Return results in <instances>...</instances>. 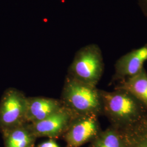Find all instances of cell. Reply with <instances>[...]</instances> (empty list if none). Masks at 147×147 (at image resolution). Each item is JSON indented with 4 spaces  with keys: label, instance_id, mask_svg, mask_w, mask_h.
Wrapping results in <instances>:
<instances>
[{
    "label": "cell",
    "instance_id": "obj_11",
    "mask_svg": "<svg viewBox=\"0 0 147 147\" xmlns=\"http://www.w3.org/2000/svg\"><path fill=\"white\" fill-rule=\"evenodd\" d=\"M90 147H126L124 132L121 129L111 126L100 131L91 141Z\"/></svg>",
    "mask_w": 147,
    "mask_h": 147
},
{
    "label": "cell",
    "instance_id": "obj_5",
    "mask_svg": "<svg viewBox=\"0 0 147 147\" xmlns=\"http://www.w3.org/2000/svg\"><path fill=\"white\" fill-rule=\"evenodd\" d=\"M98 116H75L62 136L66 143L65 147H80L91 142L100 133Z\"/></svg>",
    "mask_w": 147,
    "mask_h": 147
},
{
    "label": "cell",
    "instance_id": "obj_9",
    "mask_svg": "<svg viewBox=\"0 0 147 147\" xmlns=\"http://www.w3.org/2000/svg\"><path fill=\"white\" fill-rule=\"evenodd\" d=\"M1 132L5 147H34L37 138L28 123Z\"/></svg>",
    "mask_w": 147,
    "mask_h": 147
},
{
    "label": "cell",
    "instance_id": "obj_4",
    "mask_svg": "<svg viewBox=\"0 0 147 147\" xmlns=\"http://www.w3.org/2000/svg\"><path fill=\"white\" fill-rule=\"evenodd\" d=\"M27 97L18 89H7L0 100L1 132L26 123Z\"/></svg>",
    "mask_w": 147,
    "mask_h": 147
},
{
    "label": "cell",
    "instance_id": "obj_7",
    "mask_svg": "<svg viewBox=\"0 0 147 147\" xmlns=\"http://www.w3.org/2000/svg\"><path fill=\"white\" fill-rule=\"evenodd\" d=\"M147 61V44L122 56L116 61L113 80L122 81L136 75Z\"/></svg>",
    "mask_w": 147,
    "mask_h": 147
},
{
    "label": "cell",
    "instance_id": "obj_8",
    "mask_svg": "<svg viewBox=\"0 0 147 147\" xmlns=\"http://www.w3.org/2000/svg\"><path fill=\"white\" fill-rule=\"evenodd\" d=\"M63 107L61 99L45 97H27L26 123L42 121Z\"/></svg>",
    "mask_w": 147,
    "mask_h": 147
},
{
    "label": "cell",
    "instance_id": "obj_12",
    "mask_svg": "<svg viewBox=\"0 0 147 147\" xmlns=\"http://www.w3.org/2000/svg\"><path fill=\"white\" fill-rule=\"evenodd\" d=\"M121 130L126 147H147V115L135 125Z\"/></svg>",
    "mask_w": 147,
    "mask_h": 147
},
{
    "label": "cell",
    "instance_id": "obj_14",
    "mask_svg": "<svg viewBox=\"0 0 147 147\" xmlns=\"http://www.w3.org/2000/svg\"><path fill=\"white\" fill-rule=\"evenodd\" d=\"M143 14L147 18V0H137Z\"/></svg>",
    "mask_w": 147,
    "mask_h": 147
},
{
    "label": "cell",
    "instance_id": "obj_2",
    "mask_svg": "<svg viewBox=\"0 0 147 147\" xmlns=\"http://www.w3.org/2000/svg\"><path fill=\"white\" fill-rule=\"evenodd\" d=\"M61 100L74 116L102 115L100 90L67 76Z\"/></svg>",
    "mask_w": 147,
    "mask_h": 147
},
{
    "label": "cell",
    "instance_id": "obj_13",
    "mask_svg": "<svg viewBox=\"0 0 147 147\" xmlns=\"http://www.w3.org/2000/svg\"><path fill=\"white\" fill-rule=\"evenodd\" d=\"M38 147H61L53 139H49L45 142L40 144Z\"/></svg>",
    "mask_w": 147,
    "mask_h": 147
},
{
    "label": "cell",
    "instance_id": "obj_6",
    "mask_svg": "<svg viewBox=\"0 0 147 147\" xmlns=\"http://www.w3.org/2000/svg\"><path fill=\"white\" fill-rule=\"evenodd\" d=\"M75 117L63 106L42 121L28 124L37 138L48 137L55 140L62 137Z\"/></svg>",
    "mask_w": 147,
    "mask_h": 147
},
{
    "label": "cell",
    "instance_id": "obj_1",
    "mask_svg": "<svg viewBox=\"0 0 147 147\" xmlns=\"http://www.w3.org/2000/svg\"><path fill=\"white\" fill-rule=\"evenodd\" d=\"M102 115L110 121L111 126L125 129L136 124L147 115V107L125 90H100Z\"/></svg>",
    "mask_w": 147,
    "mask_h": 147
},
{
    "label": "cell",
    "instance_id": "obj_3",
    "mask_svg": "<svg viewBox=\"0 0 147 147\" xmlns=\"http://www.w3.org/2000/svg\"><path fill=\"white\" fill-rule=\"evenodd\" d=\"M104 63L99 47L91 44L76 53L68 76L86 84L96 86L104 73Z\"/></svg>",
    "mask_w": 147,
    "mask_h": 147
},
{
    "label": "cell",
    "instance_id": "obj_10",
    "mask_svg": "<svg viewBox=\"0 0 147 147\" xmlns=\"http://www.w3.org/2000/svg\"><path fill=\"white\" fill-rule=\"evenodd\" d=\"M117 89L125 90L147 107V73L145 69L120 82Z\"/></svg>",
    "mask_w": 147,
    "mask_h": 147
}]
</instances>
